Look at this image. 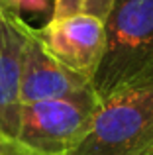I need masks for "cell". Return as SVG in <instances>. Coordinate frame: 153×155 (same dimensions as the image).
<instances>
[{
  "mask_svg": "<svg viewBox=\"0 0 153 155\" xmlns=\"http://www.w3.org/2000/svg\"><path fill=\"white\" fill-rule=\"evenodd\" d=\"M30 24L14 12H0V130L18 136L20 128V77Z\"/></svg>",
  "mask_w": 153,
  "mask_h": 155,
  "instance_id": "obj_6",
  "label": "cell"
},
{
  "mask_svg": "<svg viewBox=\"0 0 153 155\" xmlns=\"http://www.w3.org/2000/svg\"><path fill=\"white\" fill-rule=\"evenodd\" d=\"M92 77L98 102L153 83V0H116Z\"/></svg>",
  "mask_w": 153,
  "mask_h": 155,
  "instance_id": "obj_1",
  "label": "cell"
},
{
  "mask_svg": "<svg viewBox=\"0 0 153 155\" xmlns=\"http://www.w3.org/2000/svg\"><path fill=\"white\" fill-rule=\"evenodd\" d=\"M69 155H153V83L100 102Z\"/></svg>",
  "mask_w": 153,
  "mask_h": 155,
  "instance_id": "obj_2",
  "label": "cell"
},
{
  "mask_svg": "<svg viewBox=\"0 0 153 155\" xmlns=\"http://www.w3.org/2000/svg\"><path fill=\"white\" fill-rule=\"evenodd\" d=\"M55 0H10V12L22 14H53Z\"/></svg>",
  "mask_w": 153,
  "mask_h": 155,
  "instance_id": "obj_8",
  "label": "cell"
},
{
  "mask_svg": "<svg viewBox=\"0 0 153 155\" xmlns=\"http://www.w3.org/2000/svg\"><path fill=\"white\" fill-rule=\"evenodd\" d=\"M35 34L59 63L92 83L106 43V24L102 20L94 16H67L35 28Z\"/></svg>",
  "mask_w": 153,
  "mask_h": 155,
  "instance_id": "obj_4",
  "label": "cell"
},
{
  "mask_svg": "<svg viewBox=\"0 0 153 155\" xmlns=\"http://www.w3.org/2000/svg\"><path fill=\"white\" fill-rule=\"evenodd\" d=\"M90 87L92 83L88 79L59 63L37 38L35 28L30 26L20 77V102L30 104L39 100L65 98Z\"/></svg>",
  "mask_w": 153,
  "mask_h": 155,
  "instance_id": "obj_5",
  "label": "cell"
},
{
  "mask_svg": "<svg viewBox=\"0 0 153 155\" xmlns=\"http://www.w3.org/2000/svg\"><path fill=\"white\" fill-rule=\"evenodd\" d=\"M0 12H10V0H0Z\"/></svg>",
  "mask_w": 153,
  "mask_h": 155,
  "instance_id": "obj_10",
  "label": "cell"
},
{
  "mask_svg": "<svg viewBox=\"0 0 153 155\" xmlns=\"http://www.w3.org/2000/svg\"><path fill=\"white\" fill-rule=\"evenodd\" d=\"M94 91L22 104L18 140L45 155H69L88 134L98 110Z\"/></svg>",
  "mask_w": 153,
  "mask_h": 155,
  "instance_id": "obj_3",
  "label": "cell"
},
{
  "mask_svg": "<svg viewBox=\"0 0 153 155\" xmlns=\"http://www.w3.org/2000/svg\"><path fill=\"white\" fill-rule=\"evenodd\" d=\"M116 0H55L51 20L67 16H94L106 22Z\"/></svg>",
  "mask_w": 153,
  "mask_h": 155,
  "instance_id": "obj_7",
  "label": "cell"
},
{
  "mask_svg": "<svg viewBox=\"0 0 153 155\" xmlns=\"http://www.w3.org/2000/svg\"><path fill=\"white\" fill-rule=\"evenodd\" d=\"M0 155H45V153L30 147L24 141H20L18 137L8 136L0 130Z\"/></svg>",
  "mask_w": 153,
  "mask_h": 155,
  "instance_id": "obj_9",
  "label": "cell"
}]
</instances>
